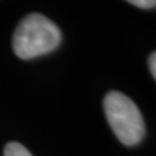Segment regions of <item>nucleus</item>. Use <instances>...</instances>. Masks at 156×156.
<instances>
[{
    "instance_id": "obj_1",
    "label": "nucleus",
    "mask_w": 156,
    "mask_h": 156,
    "mask_svg": "<svg viewBox=\"0 0 156 156\" xmlns=\"http://www.w3.org/2000/svg\"><path fill=\"white\" fill-rule=\"evenodd\" d=\"M62 35L51 19L40 13H30L21 19L15 35L13 49L21 59H34L54 51L61 45Z\"/></svg>"
},
{
    "instance_id": "obj_2",
    "label": "nucleus",
    "mask_w": 156,
    "mask_h": 156,
    "mask_svg": "<svg viewBox=\"0 0 156 156\" xmlns=\"http://www.w3.org/2000/svg\"><path fill=\"white\" fill-rule=\"evenodd\" d=\"M104 110L113 134L121 144L132 147L144 139L145 123L132 99L119 91H110L104 99Z\"/></svg>"
},
{
    "instance_id": "obj_3",
    "label": "nucleus",
    "mask_w": 156,
    "mask_h": 156,
    "mask_svg": "<svg viewBox=\"0 0 156 156\" xmlns=\"http://www.w3.org/2000/svg\"><path fill=\"white\" fill-rule=\"evenodd\" d=\"M3 156H32V153L18 142H10L3 150Z\"/></svg>"
},
{
    "instance_id": "obj_4",
    "label": "nucleus",
    "mask_w": 156,
    "mask_h": 156,
    "mask_svg": "<svg viewBox=\"0 0 156 156\" xmlns=\"http://www.w3.org/2000/svg\"><path fill=\"white\" fill-rule=\"evenodd\" d=\"M126 2L134 6H139V8H145V10H150L156 6V0H126Z\"/></svg>"
},
{
    "instance_id": "obj_5",
    "label": "nucleus",
    "mask_w": 156,
    "mask_h": 156,
    "mask_svg": "<svg viewBox=\"0 0 156 156\" xmlns=\"http://www.w3.org/2000/svg\"><path fill=\"white\" fill-rule=\"evenodd\" d=\"M148 67H150V72L154 76V80H156V51L148 58Z\"/></svg>"
}]
</instances>
